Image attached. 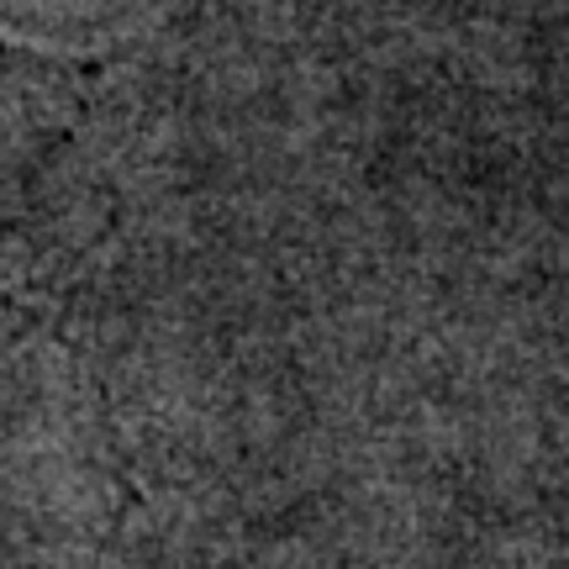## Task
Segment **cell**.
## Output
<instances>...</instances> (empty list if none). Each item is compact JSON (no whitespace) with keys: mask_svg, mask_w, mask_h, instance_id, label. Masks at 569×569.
Returning <instances> with one entry per match:
<instances>
[{"mask_svg":"<svg viewBox=\"0 0 569 569\" xmlns=\"http://www.w3.org/2000/svg\"><path fill=\"white\" fill-rule=\"evenodd\" d=\"M11 74H21V53L0 42V80H11Z\"/></svg>","mask_w":569,"mask_h":569,"instance_id":"obj_1","label":"cell"}]
</instances>
